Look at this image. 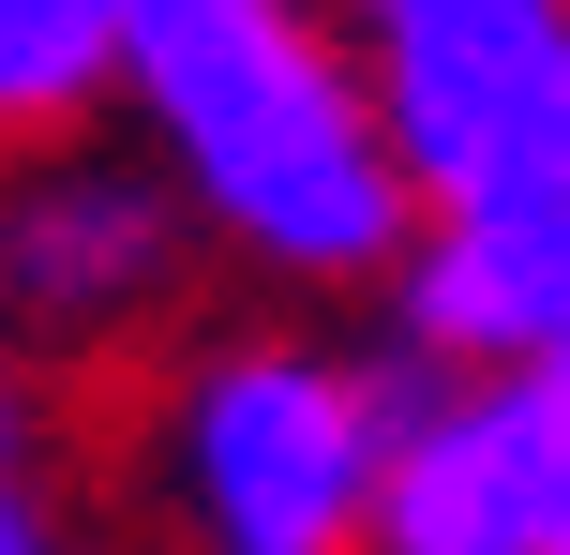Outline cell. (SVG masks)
<instances>
[{
	"mask_svg": "<svg viewBox=\"0 0 570 555\" xmlns=\"http://www.w3.org/2000/svg\"><path fill=\"white\" fill-rule=\"evenodd\" d=\"M120 106V0H0V150L90 136Z\"/></svg>",
	"mask_w": 570,
	"mask_h": 555,
	"instance_id": "cell-6",
	"label": "cell"
},
{
	"mask_svg": "<svg viewBox=\"0 0 570 555\" xmlns=\"http://www.w3.org/2000/svg\"><path fill=\"white\" fill-rule=\"evenodd\" d=\"M525 256H541V360H570V196L525 210Z\"/></svg>",
	"mask_w": 570,
	"mask_h": 555,
	"instance_id": "cell-7",
	"label": "cell"
},
{
	"mask_svg": "<svg viewBox=\"0 0 570 555\" xmlns=\"http://www.w3.org/2000/svg\"><path fill=\"white\" fill-rule=\"evenodd\" d=\"M345 16H375V0H345Z\"/></svg>",
	"mask_w": 570,
	"mask_h": 555,
	"instance_id": "cell-10",
	"label": "cell"
},
{
	"mask_svg": "<svg viewBox=\"0 0 570 555\" xmlns=\"http://www.w3.org/2000/svg\"><path fill=\"white\" fill-rule=\"evenodd\" d=\"M196 210L136 136L0 150V360H120L196 286Z\"/></svg>",
	"mask_w": 570,
	"mask_h": 555,
	"instance_id": "cell-4",
	"label": "cell"
},
{
	"mask_svg": "<svg viewBox=\"0 0 570 555\" xmlns=\"http://www.w3.org/2000/svg\"><path fill=\"white\" fill-rule=\"evenodd\" d=\"M0 555H76V526H60V496L30 466H0Z\"/></svg>",
	"mask_w": 570,
	"mask_h": 555,
	"instance_id": "cell-8",
	"label": "cell"
},
{
	"mask_svg": "<svg viewBox=\"0 0 570 555\" xmlns=\"http://www.w3.org/2000/svg\"><path fill=\"white\" fill-rule=\"evenodd\" d=\"M16 420H30V406H16V360H0V466H16Z\"/></svg>",
	"mask_w": 570,
	"mask_h": 555,
	"instance_id": "cell-9",
	"label": "cell"
},
{
	"mask_svg": "<svg viewBox=\"0 0 570 555\" xmlns=\"http://www.w3.org/2000/svg\"><path fill=\"white\" fill-rule=\"evenodd\" d=\"M405 360L331 330H210L150 390V511L180 555H375Z\"/></svg>",
	"mask_w": 570,
	"mask_h": 555,
	"instance_id": "cell-2",
	"label": "cell"
},
{
	"mask_svg": "<svg viewBox=\"0 0 570 555\" xmlns=\"http://www.w3.org/2000/svg\"><path fill=\"white\" fill-rule=\"evenodd\" d=\"M345 30L421 226H495L570 196V0H375Z\"/></svg>",
	"mask_w": 570,
	"mask_h": 555,
	"instance_id": "cell-3",
	"label": "cell"
},
{
	"mask_svg": "<svg viewBox=\"0 0 570 555\" xmlns=\"http://www.w3.org/2000/svg\"><path fill=\"white\" fill-rule=\"evenodd\" d=\"M120 120L180 180L196 240L271 286H391L421 240L361 30L331 0H120Z\"/></svg>",
	"mask_w": 570,
	"mask_h": 555,
	"instance_id": "cell-1",
	"label": "cell"
},
{
	"mask_svg": "<svg viewBox=\"0 0 570 555\" xmlns=\"http://www.w3.org/2000/svg\"><path fill=\"white\" fill-rule=\"evenodd\" d=\"M375 555H570V360L405 376Z\"/></svg>",
	"mask_w": 570,
	"mask_h": 555,
	"instance_id": "cell-5",
	"label": "cell"
}]
</instances>
